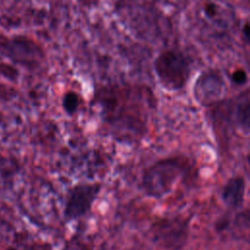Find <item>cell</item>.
I'll use <instances>...</instances> for the list:
<instances>
[{"label":"cell","instance_id":"cell-10","mask_svg":"<svg viewBox=\"0 0 250 250\" xmlns=\"http://www.w3.org/2000/svg\"><path fill=\"white\" fill-rule=\"evenodd\" d=\"M243 40L246 44L250 45V22H245L241 28Z\"/></svg>","mask_w":250,"mask_h":250},{"label":"cell","instance_id":"cell-11","mask_svg":"<svg viewBox=\"0 0 250 250\" xmlns=\"http://www.w3.org/2000/svg\"><path fill=\"white\" fill-rule=\"evenodd\" d=\"M247 161H248V164H249V166H250V155L247 156Z\"/></svg>","mask_w":250,"mask_h":250},{"label":"cell","instance_id":"cell-3","mask_svg":"<svg viewBox=\"0 0 250 250\" xmlns=\"http://www.w3.org/2000/svg\"><path fill=\"white\" fill-rule=\"evenodd\" d=\"M101 188L100 183H80L73 186L66 195L64 218L71 221L86 215L91 210Z\"/></svg>","mask_w":250,"mask_h":250},{"label":"cell","instance_id":"cell-9","mask_svg":"<svg viewBox=\"0 0 250 250\" xmlns=\"http://www.w3.org/2000/svg\"><path fill=\"white\" fill-rule=\"evenodd\" d=\"M204 14L207 18H215L218 15V6L214 2H207L203 6Z\"/></svg>","mask_w":250,"mask_h":250},{"label":"cell","instance_id":"cell-2","mask_svg":"<svg viewBox=\"0 0 250 250\" xmlns=\"http://www.w3.org/2000/svg\"><path fill=\"white\" fill-rule=\"evenodd\" d=\"M188 168L187 159L179 156L158 160L148 167L143 175L142 188L144 192L150 197H163L187 173Z\"/></svg>","mask_w":250,"mask_h":250},{"label":"cell","instance_id":"cell-6","mask_svg":"<svg viewBox=\"0 0 250 250\" xmlns=\"http://www.w3.org/2000/svg\"><path fill=\"white\" fill-rule=\"evenodd\" d=\"M234 117L239 129L245 135H250V101H244L237 104Z\"/></svg>","mask_w":250,"mask_h":250},{"label":"cell","instance_id":"cell-1","mask_svg":"<svg viewBox=\"0 0 250 250\" xmlns=\"http://www.w3.org/2000/svg\"><path fill=\"white\" fill-rule=\"evenodd\" d=\"M153 70L159 84L167 91L183 90L192 73V62L182 50L163 49L153 62Z\"/></svg>","mask_w":250,"mask_h":250},{"label":"cell","instance_id":"cell-7","mask_svg":"<svg viewBox=\"0 0 250 250\" xmlns=\"http://www.w3.org/2000/svg\"><path fill=\"white\" fill-rule=\"evenodd\" d=\"M62 108L64 111L71 115L76 112L80 104V96L75 91H67L64 93L62 100Z\"/></svg>","mask_w":250,"mask_h":250},{"label":"cell","instance_id":"cell-4","mask_svg":"<svg viewBox=\"0 0 250 250\" xmlns=\"http://www.w3.org/2000/svg\"><path fill=\"white\" fill-rule=\"evenodd\" d=\"M225 91V80L217 69L203 71L196 79L193 87L195 100L203 104L209 105L219 102Z\"/></svg>","mask_w":250,"mask_h":250},{"label":"cell","instance_id":"cell-5","mask_svg":"<svg viewBox=\"0 0 250 250\" xmlns=\"http://www.w3.org/2000/svg\"><path fill=\"white\" fill-rule=\"evenodd\" d=\"M245 194V181L240 176L230 178L225 185L222 192L224 202L232 208H238L242 205Z\"/></svg>","mask_w":250,"mask_h":250},{"label":"cell","instance_id":"cell-8","mask_svg":"<svg viewBox=\"0 0 250 250\" xmlns=\"http://www.w3.org/2000/svg\"><path fill=\"white\" fill-rule=\"evenodd\" d=\"M231 81L236 85H243L248 81V74L243 68H236L230 74Z\"/></svg>","mask_w":250,"mask_h":250}]
</instances>
